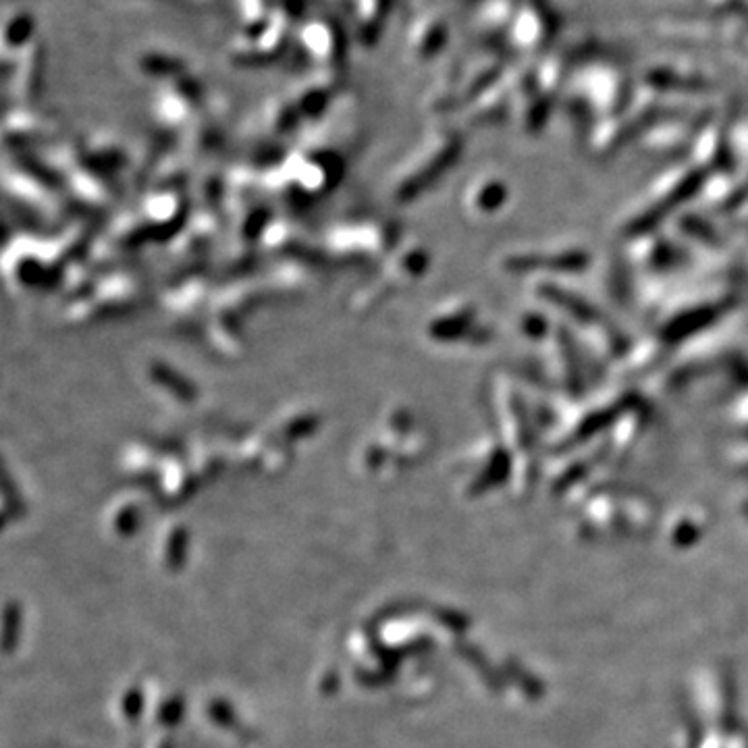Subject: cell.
<instances>
[{
	"mask_svg": "<svg viewBox=\"0 0 748 748\" xmlns=\"http://www.w3.org/2000/svg\"><path fill=\"white\" fill-rule=\"evenodd\" d=\"M393 7L395 0H352V34L360 44L372 46L385 34Z\"/></svg>",
	"mask_w": 748,
	"mask_h": 748,
	"instance_id": "obj_3",
	"label": "cell"
},
{
	"mask_svg": "<svg viewBox=\"0 0 748 748\" xmlns=\"http://www.w3.org/2000/svg\"><path fill=\"white\" fill-rule=\"evenodd\" d=\"M441 34H443V28L437 19H422L420 23L412 25L410 46L414 52H418V55H431Z\"/></svg>",
	"mask_w": 748,
	"mask_h": 748,
	"instance_id": "obj_6",
	"label": "cell"
},
{
	"mask_svg": "<svg viewBox=\"0 0 748 748\" xmlns=\"http://www.w3.org/2000/svg\"><path fill=\"white\" fill-rule=\"evenodd\" d=\"M277 15L275 0H237L239 36H248L262 30Z\"/></svg>",
	"mask_w": 748,
	"mask_h": 748,
	"instance_id": "obj_4",
	"label": "cell"
},
{
	"mask_svg": "<svg viewBox=\"0 0 748 748\" xmlns=\"http://www.w3.org/2000/svg\"><path fill=\"white\" fill-rule=\"evenodd\" d=\"M165 3H173L185 9H208V7H215L219 0H165Z\"/></svg>",
	"mask_w": 748,
	"mask_h": 748,
	"instance_id": "obj_7",
	"label": "cell"
},
{
	"mask_svg": "<svg viewBox=\"0 0 748 748\" xmlns=\"http://www.w3.org/2000/svg\"><path fill=\"white\" fill-rule=\"evenodd\" d=\"M36 19L28 11H15L5 19L3 25V44L5 50L19 52L34 42Z\"/></svg>",
	"mask_w": 748,
	"mask_h": 748,
	"instance_id": "obj_5",
	"label": "cell"
},
{
	"mask_svg": "<svg viewBox=\"0 0 748 748\" xmlns=\"http://www.w3.org/2000/svg\"><path fill=\"white\" fill-rule=\"evenodd\" d=\"M350 30L331 15H310L300 28V44L308 55L320 63H339L350 44Z\"/></svg>",
	"mask_w": 748,
	"mask_h": 748,
	"instance_id": "obj_1",
	"label": "cell"
},
{
	"mask_svg": "<svg viewBox=\"0 0 748 748\" xmlns=\"http://www.w3.org/2000/svg\"><path fill=\"white\" fill-rule=\"evenodd\" d=\"M327 3H333V5H341V3H347V5H350V3H352V0H327Z\"/></svg>",
	"mask_w": 748,
	"mask_h": 748,
	"instance_id": "obj_8",
	"label": "cell"
},
{
	"mask_svg": "<svg viewBox=\"0 0 748 748\" xmlns=\"http://www.w3.org/2000/svg\"><path fill=\"white\" fill-rule=\"evenodd\" d=\"M293 30H296V25L277 13L262 30L248 36H239L231 55L237 63L244 65L275 61L287 50Z\"/></svg>",
	"mask_w": 748,
	"mask_h": 748,
	"instance_id": "obj_2",
	"label": "cell"
}]
</instances>
